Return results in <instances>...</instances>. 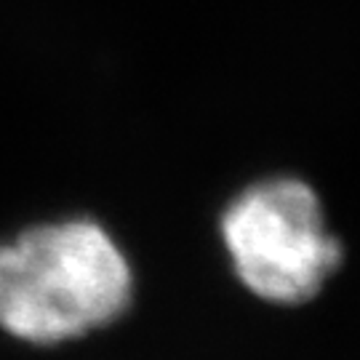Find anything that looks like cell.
<instances>
[{
	"mask_svg": "<svg viewBox=\"0 0 360 360\" xmlns=\"http://www.w3.org/2000/svg\"><path fill=\"white\" fill-rule=\"evenodd\" d=\"M134 267L102 221L72 217L0 243V328L27 345H65L129 312Z\"/></svg>",
	"mask_w": 360,
	"mask_h": 360,
	"instance_id": "1",
	"label": "cell"
},
{
	"mask_svg": "<svg viewBox=\"0 0 360 360\" xmlns=\"http://www.w3.org/2000/svg\"><path fill=\"white\" fill-rule=\"evenodd\" d=\"M217 232L232 278L272 307L318 299L345 264V243L321 193L294 174L240 187L221 208Z\"/></svg>",
	"mask_w": 360,
	"mask_h": 360,
	"instance_id": "2",
	"label": "cell"
}]
</instances>
